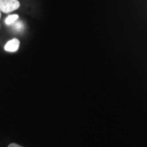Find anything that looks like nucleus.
Instances as JSON below:
<instances>
[{"label": "nucleus", "instance_id": "nucleus-1", "mask_svg": "<svg viewBox=\"0 0 147 147\" xmlns=\"http://www.w3.org/2000/svg\"><path fill=\"white\" fill-rule=\"evenodd\" d=\"M20 7L18 0H0V11L4 13H9Z\"/></svg>", "mask_w": 147, "mask_h": 147}, {"label": "nucleus", "instance_id": "nucleus-2", "mask_svg": "<svg viewBox=\"0 0 147 147\" xmlns=\"http://www.w3.org/2000/svg\"><path fill=\"white\" fill-rule=\"evenodd\" d=\"M19 46H20V41L17 38H13V39H11L6 43L4 49L7 52L14 53V52H16L18 50Z\"/></svg>", "mask_w": 147, "mask_h": 147}, {"label": "nucleus", "instance_id": "nucleus-3", "mask_svg": "<svg viewBox=\"0 0 147 147\" xmlns=\"http://www.w3.org/2000/svg\"><path fill=\"white\" fill-rule=\"evenodd\" d=\"M18 17H19L18 15H11V16H7L5 21L6 24L7 25H11V24H13L18 19Z\"/></svg>", "mask_w": 147, "mask_h": 147}, {"label": "nucleus", "instance_id": "nucleus-4", "mask_svg": "<svg viewBox=\"0 0 147 147\" xmlns=\"http://www.w3.org/2000/svg\"><path fill=\"white\" fill-rule=\"evenodd\" d=\"M8 147H22V146H19V145H17V144H16V143H11V144H10V145L8 146Z\"/></svg>", "mask_w": 147, "mask_h": 147}, {"label": "nucleus", "instance_id": "nucleus-5", "mask_svg": "<svg viewBox=\"0 0 147 147\" xmlns=\"http://www.w3.org/2000/svg\"><path fill=\"white\" fill-rule=\"evenodd\" d=\"M16 26V28H17V29L21 30V26H22V25H21V23H17Z\"/></svg>", "mask_w": 147, "mask_h": 147}, {"label": "nucleus", "instance_id": "nucleus-6", "mask_svg": "<svg viewBox=\"0 0 147 147\" xmlns=\"http://www.w3.org/2000/svg\"><path fill=\"white\" fill-rule=\"evenodd\" d=\"M0 17H1V11H0Z\"/></svg>", "mask_w": 147, "mask_h": 147}]
</instances>
